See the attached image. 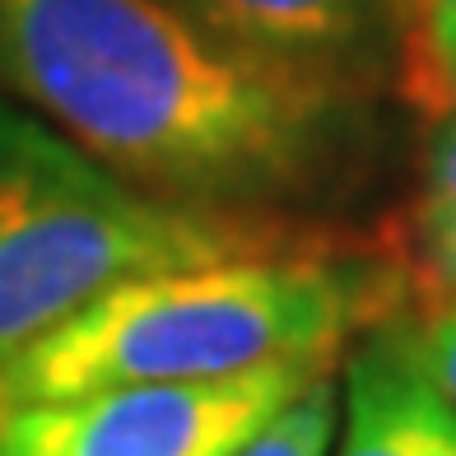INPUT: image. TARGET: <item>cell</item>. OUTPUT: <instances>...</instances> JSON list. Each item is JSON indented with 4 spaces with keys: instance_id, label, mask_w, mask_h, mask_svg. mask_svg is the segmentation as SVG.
<instances>
[{
    "instance_id": "1",
    "label": "cell",
    "mask_w": 456,
    "mask_h": 456,
    "mask_svg": "<svg viewBox=\"0 0 456 456\" xmlns=\"http://www.w3.org/2000/svg\"><path fill=\"white\" fill-rule=\"evenodd\" d=\"M0 94L140 191L238 215L317 191L354 131V85L177 0H0Z\"/></svg>"
},
{
    "instance_id": "2",
    "label": "cell",
    "mask_w": 456,
    "mask_h": 456,
    "mask_svg": "<svg viewBox=\"0 0 456 456\" xmlns=\"http://www.w3.org/2000/svg\"><path fill=\"white\" fill-rule=\"evenodd\" d=\"M405 298L391 256L330 242L140 275L0 372V410L102 387L219 382L298 354H340L345 340L396 322Z\"/></svg>"
},
{
    "instance_id": "3",
    "label": "cell",
    "mask_w": 456,
    "mask_h": 456,
    "mask_svg": "<svg viewBox=\"0 0 456 456\" xmlns=\"http://www.w3.org/2000/svg\"><path fill=\"white\" fill-rule=\"evenodd\" d=\"M313 242L275 215L159 200L0 94V372L126 280Z\"/></svg>"
},
{
    "instance_id": "4",
    "label": "cell",
    "mask_w": 456,
    "mask_h": 456,
    "mask_svg": "<svg viewBox=\"0 0 456 456\" xmlns=\"http://www.w3.org/2000/svg\"><path fill=\"white\" fill-rule=\"evenodd\" d=\"M336 354H298L219 382L102 387L0 410V456H233Z\"/></svg>"
},
{
    "instance_id": "5",
    "label": "cell",
    "mask_w": 456,
    "mask_h": 456,
    "mask_svg": "<svg viewBox=\"0 0 456 456\" xmlns=\"http://www.w3.org/2000/svg\"><path fill=\"white\" fill-rule=\"evenodd\" d=\"M330 456H456V405L424 372L414 326H372L345 368Z\"/></svg>"
},
{
    "instance_id": "6",
    "label": "cell",
    "mask_w": 456,
    "mask_h": 456,
    "mask_svg": "<svg viewBox=\"0 0 456 456\" xmlns=\"http://www.w3.org/2000/svg\"><path fill=\"white\" fill-rule=\"evenodd\" d=\"M224 37L294 61L317 75L363 85L382 37L396 19V0H177Z\"/></svg>"
},
{
    "instance_id": "7",
    "label": "cell",
    "mask_w": 456,
    "mask_h": 456,
    "mask_svg": "<svg viewBox=\"0 0 456 456\" xmlns=\"http://www.w3.org/2000/svg\"><path fill=\"white\" fill-rule=\"evenodd\" d=\"M424 307L456 298V108L433 121L419 154L401 252L391 256Z\"/></svg>"
},
{
    "instance_id": "8",
    "label": "cell",
    "mask_w": 456,
    "mask_h": 456,
    "mask_svg": "<svg viewBox=\"0 0 456 456\" xmlns=\"http://www.w3.org/2000/svg\"><path fill=\"white\" fill-rule=\"evenodd\" d=\"M401 79L424 112L456 108V0H401Z\"/></svg>"
},
{
    "instance_id": "9",
    "label": "cell",
    "mask_w": 456,
    "mask_h": 456,
    "mask_svg": "<svg viewBox=\"0 0 456 456\" xmlns=\"http://www.w3.org/2000/svg\"><path fill=\"white\" fill-rule=\"evenodd\" d=\"M336 428H340V391L336 372H326L280 414H271L233 456H330Z\"/></svg>"
},
{
    "instance_id": "10",
    "label": "cell",
    "mask_w": 456,
    "mask_h": 456,
    "mask_svg": "<svg viewBox=\"0 0 456 456\" xmlns=\"http://www.w3.org/2000/svg\"><path fill=\"white\" fill-rule=\"evenodd\" d=\"M414 340H419V359H424V372L433 378V387L456 405V298L433 307V322L414 326Z\"/></svg>"
},
{
    "instance_id": "11",
    "label": "cell",
    "mask_w": 456,
    "mask_h": 456,
    "mask_svg": "<svg viewBox=\"0 0 456 456\" xmlns=\"http://www.w3.org/2000/svg\"><path fill=\"white\" fill-rule=\"evenodd\" d=\"M396 14H401V0H396Z\"/></svg>"
}]
</instances>
